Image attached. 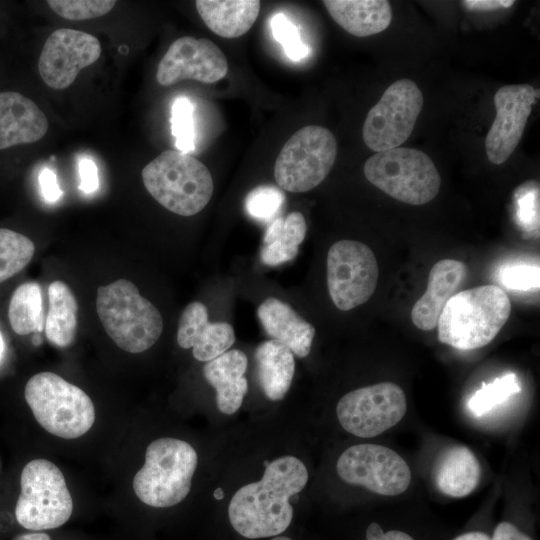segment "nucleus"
Here are the masks:
<instances>
[{
	"label": "nucleus",
	"mask_w": 540,
	"mask_h": 540,
	"mask_svg": "<svg viewBox=\"0 0 540 540\" xmlns=\"http://www.w3.org/2000/svg\"><path fill=\"white\" fill-rule=\"evenodd\" d=\"M264 465L261 480L238 489L228 507L232 527L249 539L283 533L293 518L289 499L302 491L308 481L306 466L294 456L265 460Z\"/></svg>",
	"instance_id": "f257e3e1"
},
{
	"label": "nucleus",
	"mask_w": 540,
	"mask_h": 540,
	"mask_svg": "<svg viewBox=\"0 0 540 540\" xmlns=\"http://www.w3.org/2000/svg\"><path fill=\"white\" fill-rule=\"evenodd\" d=\"M511 303L496 285H483L455 293L437 323L438 339L458 350H473L490 343L507 322Z\"/></svg>",
	"instance_id": "f03ea898"
},
{
	"label": "nucleus",
	"mask_w": 540,
	"mask_h": 540,
	"mask_svg": "<svg viewBox=\"0 0 540 540\" xmlns=\"http://www.w3.org/2000/svg\"><path fill=\"white\" fill-rule=\"evenodd\" d=\"M96 310L108 336L124 351L144 352L161 336L160 312L129 280L99 286Z\"/></svg>",
	"instance_id": "7ed1b4c3"
},
{
	"label": "nucleus",
	"mask_w": 540,
	"mask_h": 540,
	"mask_svg": "<svg viewBox=\"0 0 540 540\" xmlns=\"http://www.w3.org/2000/svg\"><path fill=\"white\" fill-rule=\"evenodd\" d=\"M141 176L150 195L181 216H192L203 210L214 190L208 168L178 150L163 151L142 169Z\"/></svg>",
	"instance_id": "20e7f679"
},
{
	"label": "nucleus",
	"mask_w": 540,
	"mask_h": 540,
	"mask_svg": "<svg viewBox=\"0 0 540 540\" xmlns=\"http://www.w3.org/2000/svg\"><path fill=\"white\" fill-rule=\"evenodd\" d=\"M197 462L195 449L186 441L156 439L146 449L145 463L133 479V490L150 507L175 506L188 495Z\"/></svg>",
	"instance_id": "39448f33"
},
{
	"label": "nucleus",
	"mask_w": 540,
	"mask_h": 540,
	"mask_svg": "<svg viewBox=\"0 0 540 540\" xmlns=\"http://www.w3.org/2000/svg\"><path fill=\"white\" fill-rule=\"evenodd\" d=\"M24 395L36 421L57 437L78 438L94 424L95 408L90 397L55 373L32 376Z\"/></svg>",
	"instance_id": "423d86ee"
},
{
	"label": "nucleus",
	"mask_w": 540,
	"mask_h": 540,
	"mask_svg": "<svg viewBox=\"0 0 540 540\" xmlns=\"http://www.w3.org/2000/svg\"><path fill=\"white\" fill-rule=\"evenodd\" d=\"M366 179L392 198L410 205L433 200L441 185L440 174L424 152L407 147L377 152L364 164Z\"/></svg>",
	"instance_id": "0eeeda50"
},
{
	"label": "nucleus",
	"mask_w": 540,
	"mask_h": 540,
	"mask_svg": "<svg viewBox=\"0 0 540 540\" xmlns=\"http://www.w3.org/2000/svg\"><path fill=\"white\" fill-rule=\"evenodd\" d=\"M15 506L17 523L28 531H49L65 525L74 504L61 470L46 459L28 462L20 477Z\"/></svg>",
	"instance_id": "6e6552de"
},
{
	"label": "nucleus",
	"mask_w": 540,
	"mask_h": 540,
	"mask_svg": "<svg viewBox=\"0 0 540 540\" xmlns=\"http://www.w3.org/2000/svg\"><path fill=\"white\" fill-rule=\"evenodd\" d=\"M337 156L333 133L319 125H307L296 131L279 152L274 177L288 192H307L329 174Z\"/></svg>",
	"instance_id": "1a4fd4ad"
},
{
	"label": "nucleus",
	"mask_w": 540,
	"mask_h": 540,
	"mask_svg": "<svg viewBox=\"0 0 540 540\" xmlns=\"http://www.w3.org/2000/svg\"><path fill=\"white\" fill-rule=\"evenodd\" d=\"M423 101L412 80L392 83L366 116L362 129L366 146L376 153L400 147L411 135Z\"/></svg>",
	"instance_id": "9d476101"
},
{
	"label": "nucleus",
	"mask_w": 540,
	"mask_h": 540,
	"mask_svg": "<svg viewBox=\"0 0 540 540\" xmlns=\"http://www.w3.org/2000/svg\"><path fill=\"white\" fill-rule=\"evenodd\" d=\"M378 281V264L364 243L340 240L327 254V286L335 306L343 311L367 302Z\"/></svg>",
	"instance_id": "9b49d317"
},
{
	"label": "nucleus",
	"mask_w": 540,
	"mask_h": 540,
	"mask_svg": "<svg viewBox=\"0 0 540 540\" xmlns=\"http://www.w3.org/2000/svg\"><path fill=\"white\" fill-rule=\"evenodd\" d=\"M407 411L404 391L392 382H381L345 394L336 414L341 426L361 437H375L395 426Z\"/></svg>",
	"instance_id": "f8f14e48"
},
{
	"label": "nucleus",
	"mask_w": 540,
	"mask_h": 540,
	"mask_svg": "<svg viewBox=\"0 0 540 540\" xmlns=\"http://www.w3.org/2000/svg\"><path fill=\"white\" fill-rule=\"evenodd\" d=\"M336 470L343 481L384 496L402 494L411 481L406 461L394 450L377 444L347 448L340 455Z\"/></svg>",
	"instance_id": "ddd939ff"
},
{
	"label": "nucleus",
	"mask_w": 540,
	"mask_h": 540,
	"mask_svg": "<svg viewBox=\"0 0 540 540\" xmlns=\"http://www.w3.org/2000/svg\"><path fill=\"white\" fill-rule=\"evenodd\" d=\"M101 55L99 40L83 31L60 28L45 41L38 60L44 83L55 90L69 87L81 69L95 63Z\"/></svg>",
	"instance_id": "4468645a"
},
{
	"label": "nucleus",
	"mask_w": 540,
	"mask_h": 540,
	"mask_svg": "<svg viewBox=\"0 0 540 540\" xmlns=\"http://www.w3.org/2000/svg\"><path fill=\"white\" fill-rule=\"evenodd\" d=\"M227 72V59L215 43L206 38L183 36L172 42L161 58L156 80L162 86L188 79L211 84Z\"/></svg>",
	"instance_id": "2eb2a0df"
},
{
	"label": "nucleus",
	"mask_w": 540,
	"mask_h": 540,
	"mask_svg": "<svg viewBox=\"0 0 540 540\" xmlns=\"http://www.w3.org/2000/svg\"><path fill=\"white\" fill-rule=\"evenodd\" d=\"M538 97V90L529 84L505 85L496 91V116L485 140L490 162L499 165L512 155Z\"/></svg>",
	"instance_id": "dca6fc26"
},
{
	"label": "nucleus",
	"mask_w": 540,
	"mask_h": 540,
	"mask_svg": "<svg viewBox=\"0 0 540 540\" xmlns=\"http://www.w3.org/2000/svg\"><path fill=\"white\" fill-rule=\"evenodd\" d=\"M235 333L226 322H209L206 306L198 301L188 304L179 319L177 342L184 349L192 348L195 359L211 361L233 345Z\"/></svg>",
	"instance_id": "f3484780"
},
{
	"label": "nucleus",
	"mask_w": 540,
	"mask_h": 540,
	"mask_svg": "<svg viewBox=\"0 0 540 540\" xmlns=\"http://www.w3.org/2000/svg\"><path fill=\"white\" fill-rule=\"evenodd\" d=\"M48 126L33 100L14 91L0 92V150L34 143L44 137Z\"/></svg>",
	"instance_id": "a211bd4d"
},
{
	"label": "nucleus",
	"mask_w": 540,
	"mask_h": 540,
	"mask_svg": "<svg viewBox=\"0 0 540 540\" xmlns=\"http://www.w3.org/2000/svg\"><path fill=\"white\" fill-rule=\"evenodd\" d=\"M464 263L454 259H443L434 264L428 276L427 289L415 302L411 319L424 331L437 326L439 317L466 276Z\"/></svg>",
	"instance_id": "6ab92c4d"
},
{
	"label": "nucleus",
	"mask_w": 540,
	"mask_h": 540,
	"mask_svg": "<svg viewBox=\"0 0 540 540\" xmlns=\"http://www.w3.org/2000/svg\"><path fill=\"white\" fill-rule=\"evenodd\" d=\"M257 316L266 333L297 357L304 358L310 353L315 328L287 303L269 297L258 307Z\"/></svg>",
	"instance_id": "aec40b11"
},
{
	"label": "nucleus",
	"mask_w": 540,
	"mask_h": 540,
	"mask_svg": "<svg viewBox=\"0 0 540 540\" xmlns=\"http://www.w3.org/2000/svg\"><path fill=\"white\" fill-rule=\"evenodd\" d=\"M248 360L238 349L228 350L208 361L203 367V375L216 390V403L220 412L231 415L242 405L248 390L244 377Z\"/></svg>",
	"instance_id": "412c9836"
},
{
	"label": "nucleus",
	"mask_w": 540,
	"mask_h": 540,
	"mask_svg": "<svg viewBox=\"0 0 540 540\" xmlns=\"http://www.w3.org/2000/svg\"><path fill=\"white\" fill-rule=\"evenodd\" d=\"M332 19L349 34L367 37L388 28L392 9L385 0H325Z\"/></svg>",
	"instance_id": "4be33fe9"
},
{
	"label": "nucleus",
	"mask_w": 540,
	"mask_h": 540,
	"mask_svg": "<svg viewBox=\"0 0 540 540\" xmlns=\"http://www.w3.org/2000/svg\"><path fill=\"white\" fill-rule=\"evenodd\" d=\"M195 5L211 31L224 38H237L253 26L261 3L258 0H197Z\"/></svg>",
	"instance_id": "5701e85b"
},
{
	"label": "nucleus",
	"mask_w": 540,
	"mask_h": 540,
	"mask_svg": "<svg viewBox=\"0 0 540 540\" xmlns=\"http://www.w3.org/2000/svg\"><path fill=\"white\" fill-rule=\"evenodd\" d=\"M435 483L443 494L461 498L477 487L481 467L474 453L466 446H454L440 457L435 468Z\"/></svg>",
	"instance_id": "b1692460"
},
{
	"label": "nucleus",
	"mask_w": 540,
	"mask_h": 540,
	"mask_svg": "<svg viewBox=\"0 0 540 540\" xmlns=\"http://www.w3.org/2000/svg\"><path fill=\"white\" fill-rule=\"evenodd\" d=\"M260 386L266 397L278 401L287 394L295 372L294 354L284 344L271 339L255 350Z\"/></svg>",
	"instance_id": "393cba45"
},
{
	"label": "nucleus",
	"mask_w": 540,
	"mask_h": 540,
	"mask_svg": "<svg viewBox=\"0 0 540 540\" xmlns=\"http://www.w3.org/2000/svg\"><path fill=\"white\" fill-rule=\"evenodd\" d=\"M49 309L45 321V334L50 343L65 348L76 337L78 304L71 288L61 280L48 287Z\"/></svg>",
	"instance_id": "a878e982"
},
{
	"label": "nucleus",
	"mask_w": 540,
	"mask_h": 540,
	"mask_svg": "<svg viewBox=\"0 0 540 540\" xmlns=\"http://www.w3.org/2000/svg\"><path fill=\"white\" fill-rule=\"evenodd\" d=\"M307 231L304 216L292 212L274 219L265 231L260 258L267 266H278L294 259Z\"/></svg>",
	"instance_id": "bb28decb"
},
{
	"label": "nucleus",
	"mask_w": 540,
	"mask_h": 540,
	"mask_svg": "<svg viewBox=\"0 0 540 540\" xmlns=\"http://www.w3.org/2000/svg\"><path fill=\"white\" fill-rule=\"evenodd\" d=\"M8 318L11 328L19 335L42 330V291L38 283L26 282L15 289Z\"/></svg>",
	"instance_id": "cd10ccee"
},
{
	"label": "nucleus",
	"mask_w": 540,
	"mask_h": 540,
	"mask_svg": "<svg viewBox=\"0 0 540 540\" xmlns=\"http://www.w3.org/2000/svg\"><path fill=\"white\" fill-rule=\"evenodd\" d=\"M35 253V245L27 236L0 228V283L26 267Z\"/></svg>",
	"instance_id": "c85d7f7f"
},
{
	"label": "nucleus",
	"mask_w": 540,
	"mask_h": 540,
	"mask_svg": "<svg viewBox=\"0 0 540 540\" xmlns=\"http://www.w3.org/2000/svg\"><path fill=\"white\" fill-rule=\"evenodd\" d=\"M520 391L521 385L517 376L513 373L505 374L483 384L469 399L468 409L474 416H482Z\"/></svg>",
	"instance_id": "c756f323"
},
{
	"label": "nucleus",
	"mask_w": 540,
	"mask_h": 540,
	"mask_svg": "<svg viewBox=\"0 0 540 540\" xmlns=\"http://www.w3.org/2000/svg\"><path fill=\"white\" fill-rule=\"evenodd\" d=\"M51 10L68 20H88L101 17L116 5L114 0H48Z\"/></svg>",
	"instance_id": "7c9ffc66"
},
{
	"label": "nucleus",
	"mask_w": 540,
	"mask_h": 540,
	"mask_svg": "<svg viewBox=\"0 0 540 540\" xmlns=\"http://www.w3.org/2000/svg\"><path fill=\"white\" fill-rule=\"evenodd\" d=\"M194 107L192 103L184 97L177 98L171 109V130L175 137V146L178 151L189 154L194 150Z\"/></svg>",
	"instance_id": "2f4dec72"
},
{
	"label": "nucleus",
	"mask_w": 540,
	"mask_h": 540,
	"mask_svg": "<svg viewBox=\"0 0 540 540\" xmlns=\"http://www.w3.org/2000/svg\"><path fill=\"white\" fill-rule=\"evenodd\" d=\"M285 201L283 191L272 185H261L252 189L245 198V210L258 220H270L281 209Z\"/></svg>",
	"instance_id": "473e14b6"
},
{
	"label": "nucleus",
	"mask_w": 540,
	"mask_h": 540,
	"mask_svg": "<svg viewBox=\"0 0 540 540\" xmlns=\"http://www.w3.org/2000/svg\"><path fill=\"white\" fill-rule=\"evenodd\" d=\"M273 37L279 42L286 54L292 61L305 58L308 47L302 42L297 27L283 13H276L270 20Z\"/></svg>",
	"instance_id": "72a5a7b5"
},
{
	"label": "nucleus",
	"mask_w": 540,
	"mask_h": 540,
	"mask_svg": "<svg viewBox=\"0 0 540 540\" xmlns=\"http://www.w3.org/2000/svg\"><path fill=\"white\" fill-rule=\"evenodd\" d=\"M501 283L510 290L529 291L539 288V267L525 263L507 265L499 272Z\"/></svg>",
	"instance_id": "f704fd0d"
},
{
	"label": "nucleus",
	"mask_w": 540,
	"mask_h": 540,
	"mask_svg": "<svg viewBox=\"0 0 540 540\" xmlns=\"http://www.w3.org/2000/svg\"><path fill=\"white\" fill-rule=\"evenodd\" d=\"M518 221L526 231L535 232L539 228V193L538 189L525 192L518 197Z\"/></svg>",
	"instance_id": "c9c22d12"
},
{
	"label": "nucleus",
	"mask_w": 540,
	"mask_h": 540,
	"mask_svg": "<svg viewBox=\"0 0 540 540\" xmlns=\"http://www.w3.org/2000/svg\"><path fill=\"white\" fill-rule=\"evenodd\" d=\"M80 175L79 189L85 193H92L99 186L98 170L96 164L89 158H81L78 163Z\"/></svg>",
	"instance_id": "e433bc0d"
},
{
	"label": "nucleus",
	"mask_w": 540,
	"mask_h": 540,
	"mask_svg": "<svg viewBox=\"0 0 540 540\" xmlns=\"http://www.w3.org/2000/svg\"><path fill=\"white\" fill-rule=\"evenodd\" d=\"M39 182L47 201L55 202L61 197L62 191L57 184L56 175L53 171L45 168L39 175Z\"/></svg>",
	"instance_id": "4c0bfd02"
},
{
	"label": "nucleus",
	"mask_w": 540,
	"mask_h": 540,
	"mask_svg": "<svg viewBox=\"0 0 540 540\" xmlns=\"http://www.w3.org/2000/svg\"><path fill=\"white\" fill-rule=\"evenodd\" d=\"M491 540H532L529 536L521 532L510 522L499 523L493 533Z\"/></svg>",
	"instance_id": "58836bf2"
},
{
	"label": "nucleus",
	"mask_w": 540,
	"mask_h": 540,
	"mask_svg": "<svg viewBox=\"0 0 540 540\" xmlns=\"http://www.w3.org/2000/svg\"><path fill=\"white\" fill-rule=\"evenodd\" d=\"M463 5L469 10L490 11L498 8H508L514 4L512 0H465Z\"/></svg>",
	"instance_id": "ea45409f"
},
{
	"label": "nucleus",
	"mask_w": 540,
	"mask_h": 540,
	"mask_svg": "<svg viewBox=\"0 0 540 540\" xmlns=\"http://www.w3.org/2000/svg\"><path fill=\"white\" fill-rule=\"evenodd\" d=\"M12 540H53V538L47 531H28L18 534Z\"/></svg>",
	"instance_id": "a19ab883"
},
{
	"label": "nucleus",
	"mask_w": 540,
	"mask_h": 540,
	"mask_svg": "<svg viewBox=\"0 0 540 540\" xmlns=\"http://www.w3.org/2000/svg\"><path fill=\"white\" fill-rule=\"evenodd\" d=\"M366 540H414L410 535L398 530H390L383 533L379 538L366 539Z\"/></svg>",
	"instance_id": "79ce46f5"
},
{
	"label": "nucleus",
	"mask_w": 540,
	"mask_h": 540,
	"mask_svg": "<svg viewBox=\"0 0 540 540\" xmlns=\"http://www.w3.org/2000/svg\"><path fill=\"white\" fill-rule=\"evenodd\" d=\"M454 540H491V538L483 532L473 531L464 533L456 537Z\"/></svg>",
	"instance_id": "37998d69"
},
{
	"label": "nucleus",
	"mask_w": 540,
	"mask_h": 540,
	"mask_svg": "<svg viewBox=\"0 0 540 540\" xmlns=\"http://www.w3.org/2000/svg\"><path fill=\"white\" fill-rule=\"evenodd\" d=\"M383 533L384 532L381 526L378 523L373 522L368 526L366 530V539L379 538L380 536L383 535Z\"/></svg>",
	"instance_id": "c03bdc74"
},
{
	"label": "nucleus",
	"mask_w": 540,
	"mask_h": 540,
	"mask_svg": "<svg viewBox=\"0 0 540 540\" xmlns=\"http://www.w3.org/2000/svg\"><path fill=\"white\" fill-rule=\"evenodd\" d=\"M213 496H214L215 499L221 500L224 497V492H223L222 488H217L214 491Z\"/></svg>",
	"instance_id": "a18cd8bd"
},
{
	"label": "nucleus",
	"mask_w": 540,
	"mask_h": 540,
	"mask_svg": "<svg viewBox=\"0 0 540 540\" xmlns=\"http://www.w3.org/2000/svg\"><path fill=\"white\" fill-rule=\"evenodd\" d=\"M271 540H292V539L286 536H276Z\"/></svg>",
	"instance_id": "49530a36"
},
{
	"label": "nucleus",
	"mask_w": 540,
	"mask_h": 540,
	"mask_svg": "<svg viewBox=\"0 0 540 540\" xmlns=\"http://www.w3.org/2000/svg\"><path fill=\"white\" fill-rule=\"evenodd\" d=\"M3 347H4V345H3V340H2V337H1V335H0V357H1L2 352H3Z\"/></svg>",
	"instance_id": "de8ad7c7"
}]
</instances>
